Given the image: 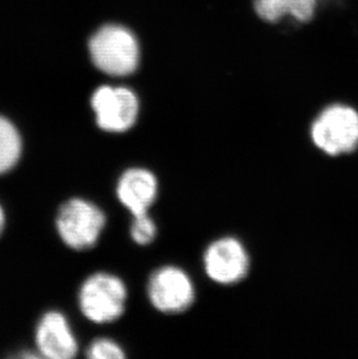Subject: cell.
<instances>
[{"label": "cell", "instance_id": "obj_1", "mask_svg": "<svg viewBox=\"0 0 358 359\" xmlns=\"http://www.w3.org/2000/svg\"><path fill=\"white\" fill-rule=\"evenodd\" d=\"M86 48L92 65L111 83L128 79L141 65L139 38L120 22H105L95 28L88 36Z\"/></svg>", "mask_w": 358, "mask_h": 359}, {"label": "cell", "instance_id": "obj_2", "mask_svg": "<svg viewBox=\"0 0 358 359\" xmlns=\"http://www.w3.org/2000/svg\"><path fill=\"white\" fill-rule=\"evenodd\" d=\"M88 107L97 128L110 135L132 132L141 121L139 93L121 83H102L88 97Z\"/></svg>", "mask_w": 358, "mask_h": 359}, {"label": "cell", "instance_id": "obj_3", "mask_svg": "<svg viewBox=\"0 0 358 359\" xmlns=\"http://www.w3.org/2000/svg\"><path fill=\"white\" fill-rule=\"evenodd\" d=\"M127 302V285L112 272H95L85 279L78 293L81 314L97 325H107L121 319Z\"/></svg>", "mask_w": 358, "mask_h": 359}, {"label": "cell", "instance_id": "obj_4", "mask_svg": "<svg viewBox=\"0 0 358 359\" xmlns=\"http://www.w3.org/2000/svg\"><path fill=\"white\" fill-rule=\"evenodd\" d=\"M107 217L102 208L90 200L74 198L62 205L56 226L65 245L74 250L95 247L105 231Z\"/></svg>", "mask_w": 358, "mask_h": 359}, {"label": "cell", "instance_id": "obj_5", "mask_svg": "<svg viewBox=\"0 0 358 359\" xmlns=\"http://www.w3.org/2000/svg\"><path fill=\"white\" fill-rule=\"evenodd\" d=\"M315 146L329 155L350 153L358 144V111L345 102H331L312 122Z\"/></svg>", "mask_w": 358, "mask_h": 359}, {"label": "cell", "instance_id": "obj_6", "mask_svg": "<svg viewBox=\"0 0 358 359\" xmlns=\"http://www.w3.org/2000/svg\"><path fill=\"white\" fill-rule=\"evenodd\" d=\"M191 276L177 265H163L152 271L147 283V297L157 312L176 316L189 311L196 302Z\"/></svg>", "mask_w": 358, "mask_h": 359}, {"label": "cell", "instance_id": "obj_7", "mask_svg": "<svg viewBox=\"0 0 358 359\" xmlns=\"http://www.w3.org/2000/svg\"><path fill=\"white\" fill-rule=\"evenodd\" d=\"M251 255L240 238L223 236L212 241L203 255L207 278L221 286L240 284L251 271Z\"/></svg>", "mask_w": 358, "mask_h": 359}, {"label": "cell", "instance_id": "obj_8", "mask_svg": "<svg viewBox=\"0 0 358 359\" xmlns=\"http://www.w3.org/2000/svg\"><path fill=\"white\" fill-rule=\"evenodd\" d=\"M159 194V178L143 166H132L122 171L115 184L117 199L132 217L149 213Z\"/></svg>", "mask_w": 358, "mask_h": 359}, {"label": "cell", "instance_id": "obj_9", "mask_svg": "<svg viewBox=\"0 0 358 359\" xmlns=\"http://www.w3.org/2000/svg\"><path fill=\"white\" fill-rule=\"evenodd\" d=\"M37 349L49 359H72L77 355V339L62 313L49 312L41 319L37 330Z\"/></svg>", "mask_w": 358, "mask_h": 359}, {"label": "cell", "instance_id": "obj_10", "mask_svg": "<svg viewBox=\"0 0 358 359\" xmlns=\"http://www.w3.org/2000/svg\"><path fill=\"white\" fill-rule=\"evenodd\" d=\"M253 10L260 20L274 24L284 18L308 22L314 17L318 0H253Z\"/></svg>", "mask_w": 358, "mask_h": 359}, {"label": "cell", "instance_id": "obj_11", "mask_svg": "<svg viewBox=\"0 0 358 359\" xmlns=\"http://www.w3.org/2000/svg\"><path fill=\"white\" fill-rule=\"evenodd\" d=\"M21 140L17 129L0 116V173L12 169L20 157Z\"/></svg>", "mask_w": 358, "mask_h": 359}, {"label": "cell", "instance_id": "obj_12", "mask_svg": "<svg viewBox=\"0 0 358 359\" xmlns=\"http://www.w3.org/2000/svg\"><path fill=\"white\" fill-rule=\"evenodd\" d=\"M157 233L159 228L155 220L150 217V214L145 213L132 217V222L129 226V236L136 245L148 247L157 238Z\"/></svg>", "mask_w": 358, "mask_h": 359}, {"label": "cell", "instance_id": "obj_13", "mask_svg": "<svg viewBox=\"0 0 358 359\" xmlns=\"http://www.w3.org/2000/svg\"><path fill=\"white\" fill-rule=\"evenodd\" d=\"M86 356L90 359H124L126 351L115 339L99 337L90 343Z\"/></svg>", "mask_w": 358, "mask_h": 359}, {"label": "cell", "instance_id": "obj_14", "mask_svg": "<svg viewBox=\"0 0 358 359\" xmlns=\"http://www.w3.org/2000/svg\"><path fill=\"white\" fill-rule=\"evenodd\" d=\"M4 224H5V217H4V212L0 207V233L3 231Z\"/></svg>", "mask_w": 358, "mask_h": 359}]
</instances>
